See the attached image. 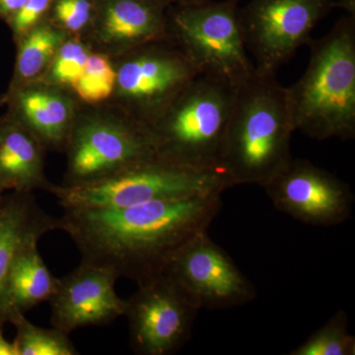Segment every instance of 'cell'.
Listing matches in <instances>:
<instances>
[{
	"instance_id": "cell-27",
	"label": "cell",
	"mask_w": 355,
	"mask_h": 355,
	"mask_svg": "<svg viewBox=\"0 0 355 355\" xmlns=\"http://www.w3.org/2000/svg\"><path fill=\"white\" fill-rule=\"evenodd\" d=\"M0 355H17L15 345L6 340L2 328H0Z\"/></svg>"
},
{
	"instance_id": "cell-11",
	"label": "cell",
	"mask_w": 355,
	"mask_h": 355,
	"mask_svg": "<svg viewBox=\"0 0 355 355\" xmlns=\"http://www.w3.org/2000/svg\"><path fill=\"white\" fill-rule=\"evenodd\" d=\"M198 311L165 275L139 286L125 313L133 352L175 354L191 338Z\"/></svg>"
},
{
	"instance_id": "cell-16",
	"label": "cell",
	"mask_w": 355,
	"mask_h": 355,
	"mask_svg": "<svg viewBox=\"0 0 355 355\" xmlns=\"http://www.w3.org/2000/svg\"><path fill=\"white\" fill-rule=\"evenodd\" d=\"M60 230V220L49 216L32 193L12 191L0 202V305L14 261L46 233Z\"/></svg>"
},
{
	"instance_id": "cell-5",
	"label": "cell",
	"mask_w": 355,
	"mask_h": 355,
	"mask_svg": "<svg viewBox=\"0 0 355 355\" xmlns=\"http://www.w3.org/2000/svg\"><path fill=\"white\" fill-rule=\"evenodd\" d=\"M64 153V187L93 183L159 155L146 123L111 103L81 101Z\"/></svg>"
},
{
	"instance_id": "cell-17",
	"label": "cell",
	"mask_w": 355,
	"mask_h": 355,
	"mask_svg": "<svg viewBox=\"0 0 355 355\" xmlns=\"http://www.w3.org/2000/svg\"><path fill=\"white\" fill-rule=\"evenodd\" d=\"M46 150L27 128L7 112L0 116V189L50 193L55 184L44 174Z\"/></svg>"
},
{
	"instance_id": "cell-8",
	"label": "cell",
	"mask_w": 355,
	"mask_h": 355,
	"mask_svg": "<svg viewBox=\"0 0 355 355\" xmlns=\"http://www.w3.org/2000/svg\"><path fill=\"white\" fill-rule=\"evenodd\" d=\"M112 60L116 83L108 102L148 127L198 76L170 40L144 44Z\"/></svg>"
},
{
	"instance_id": "cell-1",
	"label": "cell",
	"mask_w": 355,
	"mask_h": 355,
	"mask_svg": "<svg viewBox=\"0 0 355 355\" xmlns=\"http://www.w3.org/2000/svg\"><path fill=\"white\" fill-rule=\"evenodd\" d=\"M221 195L154 200L111 209H64L60 230L71 237L81 263L137 286L161 277L178 250L207 231Z\"/></svg>"
},
{
	"instance_id": "cell-19",
	"label": "cell",
	"mask_w": 355,
	"mask_h": 355,
	"mask_svg": "<svg viewBox=\"0 0 355 355\" xmlns=\"http://www.w3.org/2000/svg\"><path fill=\"white\" fill-rule=\"evenodd\" d=\"M69 37L46 19L17 42L12 77L4 93L6 100L20 89L41 81L58 49Z\"/></svg>"
},
{
	"instance_id": "cell-7",
	"label": "cell",
	"mask_w": 355,
	"mask_h": 355,
	"mask_svg": "<svg viewBox=\"0 0 355 355\" xmlns=\"http://www.w3.org/2000/svg\"><path fill=\"white\" fill-rule=\"evenodd\" d=\"M239 0H205L168 6V35L198 74L235 87L254 76L243 38Z\"/></svg>"
},
{
	"instance_id": "cell-22",
	"label": "cell",
	"mask_w": 355,
	"mask_h": 355,
	"mask_svg": "<svg viewBox=\"0 0 355 355\" xmlns=\"http://www.w3.org/2000/svg\"><path fill=\"white\" fill-rule=\"evenodd\" d=\"M355 338L347 331V315L338 311L289 355H354Z\"/></svg>"
},
{
	"instance_id": "cell-24",
	"label": "cell",
	"mask_w": 355,
	"mask_h": 355,
	"mask_svg": "<svg viewBox=\"0 0 355 355\" xmlns=\"http://www.w3.org/2000/svg\"><path fill=\"white\" fill-rule=\"evenodd\" d=\"M96 0H55L48 19L69 36L84 38L94 17Z\"/></svg>"
},
{
	"instance_id": "cell-30",
	"label": "cell",
	"mask_w": 355,
	"mask_h": 355,
	"mask_svg": "<svg viewBox=\"0 0 355 355\" xmlns=\"http://www.w3.org/2000/svg\"><path fill=\"white\" fill-rule=\"evenodd\" d=\"M3 106H6V96H4V93L3 94H0V109Z\"/></svg>"
},
{
	"instance_id": "cell-14",
	"label": "cell",
	"mask_w": 355,
	"mask_h": 355,
	"mask_svg": "<svg viewBox=\"0 0 355 355\" xmlns=\"http://www.w3.org/2000/svg\"><path fill=\"white\" fill-rule=\"evenodd\" d=\"M168 4L162 0H96L84 40L92 51L114 58L168 35Z\"/></svg>"
},
{
	"instance_id": "cell-18",
	"label": "cell",
	"mask_w": 355,
	"mask_h": 355,
	"mask_svg": "<svg viewBox=\"0 0 355 355\" xmlns=\"http://www.w3.org/2000/svg\"><path fill=\"white\" fill-rule=\"evenodd\" d=\"M58 280L40 254L38 245L22 252L7 279L0 305V328L41 303L48 302L57 288Z\"/></svg>"
},
{
	"instance_id": "cell-4",
	"label": "cell",
	"mask_w": 355,
	"mask_h": 355,
	"mask_svg": "<svg viewBox=\"0 0 355 355\" xmlns=\"http://www.w3.org/2000/svg\"><path fill=\"white\" fill-rule=\"evenodd\" d=\"M233 184L219 168L197 167L159 155L81 186L55 184L64 209H111L163 200L221 195Z\"/></svg>"
},
{
	"instance_id": "cell-2",
	"label": "cell",
	"mask_w": 355,
	"mask_h": 355,
	"mask_svg": "<svg viewBox=\"0 0 355 355\" xmlns=\"http://www.w3.org/2000/svg\"><path fill=\"white\" fill-rule=\"evenodd\" d=\"M293 132L286 89L275 76L254 73L236 90L219 166L233 186L263 188L292 160Z\"/></svg>"
},
{
	"instance_id": "cell-13",
	"label": "cell",
	"mask_w": 355,
	"mask_h": 355,
	"mask_svg": "<svg viewBox=\"0 0 355 355\" xmlns=\"http://www.w3.org/2000/svg\"><path fill=\"white\" fill-rule=\"evenodd\" d=\"M118 280L104 268L80 263L62 279L50 300L51 324L69 334L87 327L107 326L125 316L127 300L114 289Z\"/></svg>"
},
{
	"instance_id": "cell-31",
	"label": "cell",
	"mask_w": 355,
	"mask_h": 355,
	"mask_svg": "<svg viewBox=\"0 0 355 355\" xmlns=\"http://www.w3.org/2000/svg\"><path fill=\"white\" fill-rule=\"evenodd\" d=\"M3 193L4 191L0 189V202H1L2 198H3Z\"/></svg>"
},
{
	"instance_id": "cell-9",
	"label": "cell",
	"mask_w": 355,
	"mask_h": 355,
	"mask_svg": "<svg viewBox=\"0 0 355 355\" xmlns=\"http://www.w3.org/2000/svg\"><path fill=\"white\" fill-rule=\"evenodd\" d=\"M333 0H250L239 21L254 71L275 76L294 53L311 41V33L333 7Z\"/></svg>"
},
{
	"instance_id": "cell-23",
	"label": "cell",
	"mask_w": 355,
	"mask_h": 355,
	"mask_svg": "<svg viewBox=\"0 0 355 355\" xmlns=\"http://www.w3.org/2000/svg\"><path fill=\"white\" fill-rule=\"evenodd\" d=\"M92 49L83 38L69 36L58 49L41 81L70 88L83 71Z\"/></svg>"
},
{
	"instance_id": "cell-12",
	"label": "cell",
	"mask_w": 355,
	"mask_h": 355,
	"mask_svg": "<svg viewBox=\"0 0 355 355\" xmlns=\"http://www.w3.org/2000/svg\"><path fill=\"white\" fill-rule=\"evenodd\" d=\"M263 188L279 211L310 225H338L352 214L349 184L304 159L292 158Z\"/></svg>"
},
{
	"instance_id": "cell-10",
	"label": "cell",
	"mask_w": 355,
	"mask_h": 355,
	"mask_svg": "<svg viewBox=\"0 0 355 355\" xmlns=\"http://www.w3.org/2000/svg\"><path fill=\"white\" fill-rule=\"evenodd\" d=\"M167 277L198 310L227 309L251 302L256 289L207 231L189 240L172 257Z\"/></svg>"
},
{
	"instance_id": "cell-3",
	"label": "cell",
	"mask_w": 355,
	"mask_h": 355,
	"mask_svg": "<svg viewBox=\"0 0 355 355\" xmlns=\"http://www.w3.org/2000/svg\"><path fill=\"white\" fill-rule=\"evenodd\" d=\"M307 69L286 89L294 130L318 140L355 137V16L310 41Z\"/></svg>"
},
{
	"instance_id": "cell-28",
	"label": "cell",
	"mask_w": 355,
	"mask_h": 355,
	"mask_svg": "<svg viewBox=\"0 0 355 355\" xmlns=\"http://www.w3.org/2000/svg\"><path fill=\"white\" fill-rule=\"evenodd\" d=\"M333 7H340L349 12V15L355 16V0H340L338 2H334Z\"/></svg>"
},
{
	"instance_id": "cell-21",
	"label": "cell",
	"mask_w": 355,
	"mask_h": 355,
	"mask_svg": "<svg viewBox=\"0 0 355 355\" xmlns=\"http://www.w3.org/2000/svg\"><path fill=\"white\" fill-rule=\"evenodd\" d=\"M114 83L116 70L112 58L93 51L70 89L84 104L98 105L111 99Z\"/></svg>"
},
{
	"instance_id": "cell-6",
	"label": "cell",
	"mask_w": 355,
	"mask_h": 355,
	"mask_svg": "<svg viewBox=\"0 0 355 355\" xmlns=\"http://www.w3.org/2000/svg\"><path fill=\"white\" fill-rule=\"evenodd\" d=\"M236 90L227 81L198 74L149 125L159 154L183 164L221 169L219 157Z\"/></svg>"
},
{
	"instance_id": "cell-15",
	"label": "cell",
	"mask_w": 355,
	"mask_h": 355,
	"mask_svg": "<svg viewBox=\"0 0 355 355\" xmlns=\"http://www.w3.org/2000/svg\"><path fill=\"white\" fill-rule=\"evenodd\" d=\"M80 100L70 88L38 81L6 100L7 113L46 151L64 153Z\"/></svg>"
},
{
	"instance_id": "cell-26",
	"label": "cell",
	"mask_w": 355,
	"mask_h": 355,
	"mask_svg": "<svg viewBox=\"0 0 355 355\" xmlns=\"http://www.w3.org/2000/svg\"><path fill=\"white\" fill-rule=\"evenodd\" d=\"M27 0H0V20L8 23Z\"/></svg>"
},
{
	"instance_id": "cell-29",
	"label": "cell",
	"mask_w": 355,
	"mask_h": 355,
	"mask_svg": "<svg viewBox=\"0 0 355 355\" xmlns=\"http://www.w3.org/2000/svg\"><path fill=\"white\" fill-rule=\"evenodd\" d=\"M168 6H175V4L193 3V2L205 1V0H162Z\"/></svg>"
},
{
	"instance_id": "cell-25",
	"label": "cell",
	"mask_w": 355,
	"mask_h": 355,
	"mask_svg": "<svg viewBox=\"0 0 355 355\" xmlns=\"http://www.w3.org/2000/svg\"><path fill=\"white\" fill-rule=\"evenodd\" d=\"M55 0H27L11 20L7 23L12 33L14 43L19 42L34 28L48 19Z\"/></svg>"
},
{
	"instance_id": "cell-20",
	"label": "cell",
	"mask_w": 355,
	"mask_h": 355,
	"mask_svg": "<svg viewBox=\"0 0 355 355\" xmlns=\"http://www.w3.org/2000/svg\"><path fill=\"white\" fill-rule=\"evenodd\" d=\"M16 335L13 343L17 355H77L69 334L58 329L40 328L19 315L13 319Z\"/></svg>"
}]
</instances>
